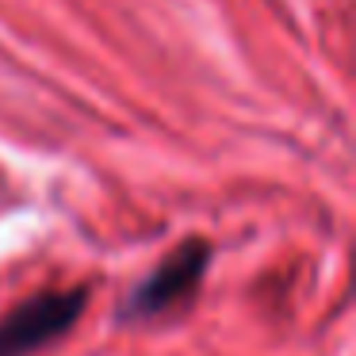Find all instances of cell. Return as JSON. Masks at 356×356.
I'll return each mask as SVG.
<instances>
[{
	"label": "cell",
	"mask_w": 356,
	"mask_h": 356,
	"mask_svg": "<svg viewBox=\"0 0 356 356\" xmlns=\"http://www.w3.org/2000/svg\"><path fill=\"white\" fill-rule=\"evenodd\" d=\"M88 307V287L39 291L0 318V356H31L73 330Z\"/></svg>",
	"instance_id": "1"
},
{
	"label": "cell",
	"mask_w": 356,
	"mask_h": 356,
	"mask_svg": "<svg viewBox=\"0 0 356 356\" xmlns=\"http://www.w3.org/2000/svg\"><path fill=\"white\" fill-rule=\"evenodd\" d=\"M211 264V245L203 238H188L149 272L142 284L131 287V295L119 307V322H149V318L172 310L200 287L203 272Z\"/></svg>",
	"instance_id": "2"
}]
</instances>
